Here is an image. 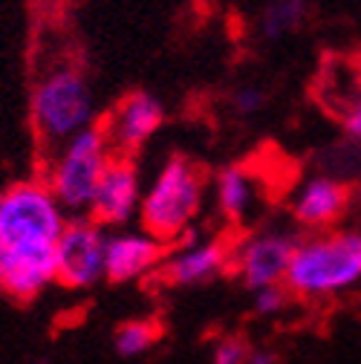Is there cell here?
<instances>
[{
    "mask_svg": "<svg viewBox=\"0 0 361 364\" xmlns=\"http://www.w3.org/2000/svg\"><path fill=\"white\" fill-rule=\"evenodd\" d=\"M252 344L240 336H225L211 353V364H249Z\"/></svg>",
    "mask_w": 361,
    "mask_h": 364,
    "instance_id": "cell-18",
    "label": "cell"
},
{
    "mask_svg": "<svg viewBox=\"0 0 361 364\" xmlns=\"http://www.w3.org/2000/svg\"><path fill=\"white\" fill-rule=\"evenodd\" d=\"M266 105V93L254 84H240L232 93V107L237 116H254Z\"/></svg>",
    "mask_w": 361,
    "mask_h": 364,
    "instance_id": "cell-19",
    "label": "cell"
},
{
    "mask_svg": "<svg viewBox=\"0 0 361 364\" xmlns=\"http://www.w3.org/2000/svg\"><path fill=\"white\" fill-rule=\"evenodd\" d=\"M41 4H58V0H41Z\"/></svg>",
    "mask_w": 361,
    "mask_h": 364,
    "instance_id": "cell-23",
    "label": "cell"
},
{
    "mask_svg": "<svg viewBox=\"0 0 361 364\" xmlns=\"http://www.w3.org/2000/svg\"><path fill=\"white\" fill-rule=\"evenodd\" d=\"M205 203V173L203 168L176 154L153 173L151 186L142 191L139 223L148 235H153L165 246H176L185 240L194 223L203 214Z\"/></svg>",
    "mask_w": 361,
    "mask_h": 364,
    "instance_id": "cell-2",
    "label": "cell"
},
{
    "mask_svg": "<svg viewBox=\"0 0 361 364\" xmlns=\"http://www.w3.org/2000/svg\"><path fill=\"white\" fill-rule=\"evenodd\" d=\"M168 246L159 243L145 229L139 232H116L107 235L104 246V278L110 284H130L139 281L162 266Z\"/></svg>",
    "mask_w": 361,
    "mask_h": 364,
    "instance_id": "cell-12",
    "label": "cell"
},
{
    "mask_svg": "<svg viewBox=\"0 0 361 364\" xmlns=\"http://www.w3.org/2000/svg\"><path fill=\"white\" fill-rule=\"evenodd\" d=\"M104 225L93 217H70L55 240V284L64 289H90L104 278Z\"/></svg>",
    "mask_w": 361,
    "mask_h": 364,
    "instance_id": "cell-6",
    "label": "cell"
},
{
    "mask_svg": "<svg viewBox=\"0 0 361 364\" xmlns=\"http://www.w3.org/2000/svg\"><path fill=\"white\" fill-rule=\"evenodd\" d=\"M298 237L289 232H257L232 249V269L246 289H263L284 284Z\"/></svg>",
    "mask_w": 361,
    "mask_h": 364,
    "instance_id": "cell-8",
    "label": "cell"
},
{
    "mask_svg": "<svg viewBox=\"0 0 361 364\" xmlns=\"http://www.w3.org/2000/svg\"><path fill=\"white\" fill-rule=\"evenodd\" d=\"M113 156V148L102 124H90L78 130L64 145H58L47 162L43 179L50 191L67 211V217H87L93 205V194L102 179V171L107 159Z\"/></svg>",
    "mask_w": 361,
    "mask_h": 364,
    "instance_id": "cell-5",
    "label": "cell"
},
{
    "mask_svg": "<svg viewBox=\"0 0 361 364\" xmlns=\"http://www.w3.org/2000/svg\"><path fill=\"white\" fill-rule=\"evenodd\" d=\"M4 266H6V246L0 240V292H4Z\"/></svg>",
    "mask_w": 361,
    "mask_h": 364,
    "instance_id": "cell-22",
    "label": "cell"
},
{
    "mask_svg": "<svg viewBox=\"0 0 361 364\" xmlns=\"http://www.w3.org/2000/svg\"><path fill=\"white\" fill-rule=\"evenodd\" d=\"M55 249L6 252L4 292L21 304L35 301L47 287L55 284Z\"/></svg>",
    "mask_w": 361,
    "mask_h": 364,
    "instance_id": "cell-13",
    "label": "cell"
},
{
    "mask_svg": "<svg viewBox=\"0 0 361 364\" xmlns=\"http://www.w3.org/2000/svg\"><path fill=\"white\" fill-rule=\"evenodd\" d=\"M352 203V191L347 182L330 173L306 176L292 194L289 211L292 220L306 232H327L347 214Z\"/></svg>",
    "mask_w": 361,
    "mask_h": 364,
    "instance_id": "cell-10",
    "label": "cell"
},
{
    "mask_svg": "<svg viewBox=\"0 0 361 364\" xmlns=\"http://www.w3.org/2000/svg\"><path fill=\"white\" fill-rule=\"evenodd\" d=\"M344 133L350 136L352 142H361V96L347 107V113H344Z\"/></svg>",
    "mask_w": 361,
    "mask_h": 364,
    "instance_id": "cell-20",
    "label": "cell"
},
{
    "mask_svg": "<svg viewBox=\"0 0 361 364\" xmlns=\"http://www.w3.org/2000/svg\"><path fill=\"white\" fill-rule=\"evenodd\" d=\"M214 200L225 220L240 223L257 200V176L246 165H225L214 176Z\"/></svg>",
    "mask_w": 361,
    "mask_h": 364,
    "instance_id": "cell-14",
    "label": "cell"
},
{
    "mask_svg": "<svg viewBox=\"0 0 361 364\" xmlns=\"http://www.w3.org/2000/svg\"><path fill=\"white\" fill-rule=\"evenodd\" d=\"M142 173L136 165V156L113 154L102 171V179L93 194L90 217L104 229H122L139 214L142 203Z\"/></svg>",
    "mask_w": 361,
    "mask_h": 364,
    "instance_id": "cell-7",
    "label": "cell"
},
{
    "mask_svg": "<svg viewBox=\"0 0 361 364\" xmlns=\"http://www.w3.org/2000/svg\"><path fill=\"white\" fill-rule=\"evenodd\" d=\"M278 353L269 350V347H252V355H249V364H278Z\"/></svg>",
    "mask_w": 361,
    "mask_h": 364,
    "instance_id": "cell-21",
    "label": "cell"
},
{
    "mask_svg": "<svg viewBox=\"0 0 361 364\" xmlns=\"http://www.w3.org/2000/svg\"><path fill=\"white\" fill-rule=\"evenodd\" d=\"M306 0H266L257 21V32L263 41H281L295 32L303 21Z\"/></svg>",
    "mask_w": 361,
    "mask_h": 364,
    "instance_id": "cell-15",
    "label": "cell"
},
{
    "mask_svg": "<svg viewBox=\"0 0 361 364\" xmlns=\"http://www.w3.org/2000/svg\"><path fill=\"white\" fill-rule=\"evenodd\" d=\"M232 266V246L222 240H179L162 260V278L171 287H200Z\"/></svg>",
    "mask_w": 361,
    "mask_h": 364,
    "instance_id": "cell-11",
    "label": "cell"
},
{
    "mask_svg": "<svg viewBox=\"0 0 361 364\" xmlns=\"http://www.w3.org/2000/svg\"><path fill=\"white\" fill-rule=\"evenodd\" d=\"M289 289L284 287V284H275V287H263V289H254V312L257 315H263V318H272V315H278V312H284L286 309V304H289Z\"/></svg>",
    "mask_w": 361,
    "mask_h": 364,
    "instance_id": "cell-17",
    "label": "cell"
},
{
    "mask_svg": "<svg viewBox=\"0 0 361 364\" xmlns=\"http://www.w3.org/2000/svg\"><path fill=\"white\" fill-rule=\"evenodd\" d=\"M162 122H165L162 102L145 93V90H133V93H127L124 99L113 105V110L102 122V130L107 136L113 154L136 156L139 148L162 127Z\"/></svg>",
    "mask_w": 361,
    "mask_h": 364,
    "instance_id": "cell-9",
    "label": "cell"
},
{
    "mask_svg": "<svg viewBox=\"0 0 361 364\" xmlns=\"http://www.w3.org/2000/svg\"><path fill=\"white\" fill-rule=\"evenodd\" d=\"M67 220L43 176L15 179L0 191V240L6 252L55 249Z\"/></svg>",
    "mask_w": 361,
    "mask_h": 364,
    "instance_id": "cell-4",
    "label": "cell"
},
{
    "mask_svg": "<svg viewBox=\"0 0 361 364\" xmlns=\"http://www.w3.org/2000/svg\"><path fill=\"white\" fill-rule=\"evenodd\" d=\"M361 284V229L312 232L295 243L284 287L303 301H324Z\"/></svg>",
    "mask_w": 361,
    "mask_h": 364,
    "instance_id": "cell-1",
    "label": "cell"
},
{
    "mask_svg": "<svg viewBox=\"0 0 361 364\" xmlns=\"http://www.w3.org/2000/svg\"><path fill=\"white\" fill-rule=\"evenodd\" d=\"M159 338H162L159 321H151V318H133V321H124L116 330L113 347L122 358H136V355L148 353Z\"/></svg>",
    "mask_w": 361,
    "mask_h": 364,
    "instance_id": "cell-16",
    "label": "cell"
},
{
    "mask_svg": "<svg viewBox=\"0 0 361 364\" xmlns=\"http://www.w3.org/2000/svg\"><path fill=\"white\" fill-rule=\"evenodd\" d=\"M29 113H32V127L38 142L47 151H55L78 130L99 124L93 87H90L81 67L70 61L41 73V78L32 87Z\"/></svg>",
    "mask_w": 361,
    "mask_h": 364,
    "instance_id": "cell-3",
    "label": "cell"
}]
</instances>
